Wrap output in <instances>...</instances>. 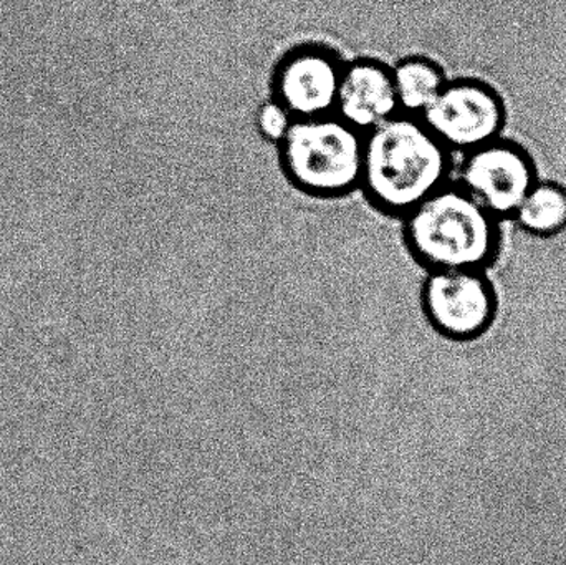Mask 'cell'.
Masks as SVG:
<instances>
[{"instance_id":"cell-4","label":"cell","mask_w":566,"mask_h":565,"mask_svg":"<svg viewBox=\"0 0 566 565\" xmlns=\"http://www.w3.org/2000/svg\"><path fill=\"white\" fill-rule=\"evenodd\" d=\"M421 119L446 148L468 153L501 136L505 106L488 83L458 80L446 82Z\"/></svg>"},{"instance_id":"cell-9","label":"cell","mask_w":566,"mask_h":565,"mask_svg":"<svg viewBox=\"0 0 566 565\" xmlns=\"http://www.w3.org/2000/svg\"><path fill=\"white\" fill-rule=\"evenodd\" d=\"M391 73L399 109L406 115H422L446 85L441 66L424 56L401 60Z\"/></svg>"},{"instance_id":"cell-3","label":"cell","mask_w":566,"mask_h":565,"mask_svg":"<svg viewBox=\"0 0 566 565\" xmlns=\"http://www.w3.org/2000/svg\"><path fill=\"white\" fill-rule=\"evenodd\" d=\"M281 146L286 175L310 195L339 196L361 185L365 133L335 113L293 119Z\"/></svg>"},{"instance_id":"cell-7","label":"cell","mask_w":566,"mask_h":565,"mask_svg":"<svg viewBox=\"0 0 566 565\" xmlns=\"http://www.w3.org/2000/svg\"><path fill=\"white\" fill-rule=\"evenodd\" d=\"M342 72L338 59L322 46H303L290 52L275 72V102L293 119L333 115Z\"/></svg>"},{"instance_id":"cell-8","label":"cell","mask_w":566,"mask_h":565,"mask_svg":"<svg viewBox=\"0 0 566 565\" xmlns=\"http://www.w3.org/2000/svg\"><path fill=\"white\" fill-rule=\"evenodd\" d=\"M401 113L391 69L376 60L343 66L335 115L353 128L368 133Z\"/></svg>"},{"instance_id":"cell-10","label":"cell","mask_w":566,"mask_h":565,"mask_svg":"<svg viewBox=\"0 0 566 565\" xmlns=\"http://www.w3.org/2000/svg\"><path fill=\"white\" fill-rule=\"evenodd\" d=\"M514 218L531 234H558L566 229V188L558 182H535Z\"/></svg>"},{"instance_id":"cell-11","label":"cell","mask_w":566,"mask_h":565,"mask_svg":"<svg viewBox=\"0 0 566 565\" xmlns=\"http://www.w3.org/2000/svg\"><path fill=\"white\" fill-rule=\"evenodd\" d=\"M292 122V115L279 102L268 103L259 112V129L272 142L281 143Z\"/></svg>"},{"instance_id":"cell-5","label":"cell","mask_w":566,"mask_h":565,"mask_svg":"<svg viewBox=\"0 0 566 565\" xmlns=\"http://www.w3.org/2000/svg\"><path fill=\"white\" fill-rule=\"evenodd\" d=\"M484 271H432L422 305L432 327L451 341L482 337L494 324L497 299Z\"/></svg>"},{"instance_id":"cell-2","label":"cell","mask_w":566,"mask_h":565,"mask_svg":"<svg viewBox=\"0 0 566 565\" xmlns=\"http://www.w3.org/2000/svg\"><path fill=\"white\" fill-rule=\"evenodd\" d=\"M406 216L409 248L432 271H484L497 254V218L461 186H442Z\"/></svg>"},{"instance_id":"cell-1","label":"cell","mask_w":566,"mask_h":565,"mask_svg":"<svg viewBox=\"0 0 566 565\" xmlns=\"http://www.w3.org/2000/svg\"><path fill=\"white\" fill-rule=\"evenodd\" d=\"M449 149L415 115H398L365 133L361 185L391 215H408L446 186Z\"/></svg>"},{"instance_id":"cell-6","label":"cell","mask_w":566,"mask_h":565,"mask_svg":"<svg viewBox=\"0 0 566 565\" xmlns=\"http://www.w3.org/2000/svg\"><path fill=\"white\" fill-rule=\"evenodd\" d=\"M537 181L528 153L515 143L497 138L468 151L459 186L499 219L514 216Z\"/></svg>"}]
</instances>
